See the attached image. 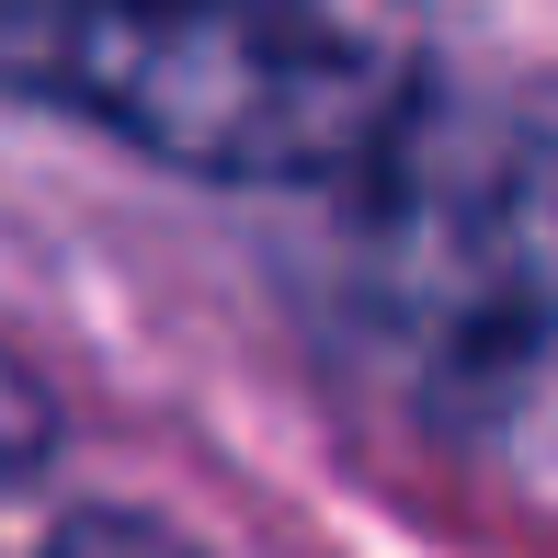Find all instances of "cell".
<instances>
[{
    "label": "cell",
    "mask_w": 558,
    "mask_h": 558,
    "mask_svg": "<svg viewBox=\"0 0 558 558\" xmlns=\"http://www.w3.org/2000/svg\"><path fill=\"white\" fill-rule=\"evenodd\" d=\"M0 92L206 183H331L422 104L411 0H0Z\"/></svg>",
    "instance_id": "1"
},
{
    "label": "cell",
    "mask_w": 558,
    "mask_h": 558,
    "mask_svg": "<svg viewBox=\"0 0 558 558\" xmlns=\"http://www.w3.org/2000/svg\"><path fill=\"white\" fill-rule=\"evenodd\" d=\"M388 228H376V286L434 353H524L558 319V160L513 137H434L399 125L376 148Z\"/></svg>",
    "instance_id": "2"
},
{
    "label": "cell",
    "mask_w": 558,
    "mask_h": 558,
    "mask_svg": "<svg viewBox=\"0 0 558 558\" xmlns=\"http://www.w3.org/2000/svg\"><path fill=\"white\" fill-rule=\"evenodd\" d=\"M46 434H58L46 388L12 365V353H0V478H23V468H35V456H46Z\"/></svg>",
    "instance_id": "3"
}]
</instances>
